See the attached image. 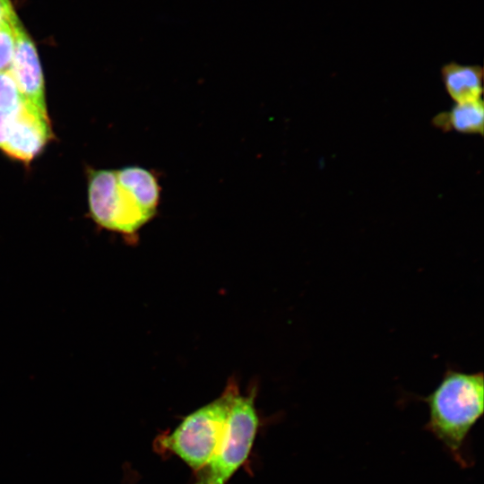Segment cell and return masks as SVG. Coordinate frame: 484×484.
<instances>
[{
    "label": "cell",
    "mask_w": 484,
    "mask_h": 484,
    "mask_svg": "<svg viewBox=\"0 0 484 484\" xmlns=\"http://www.w3.org/2000/svg\"><path fill=\"white\" fill-rule=\"evenodd\" d=\"M420 400L428 408L425 428L457 463L469 467V435L484 413L483 373L448 367L435 389Z\"/></svg>",
    "instance_id": "obj_1"
},
{
    "label": "cell",
    "mask_w": 484,
    "mask_h": 484,
    "mask_svg": "<svg viewBox=\"0 0 484 484\" xmlns=\"http://www.w3.org/2000/svg\"><path fill=\"white\" fill-rule=\"evenodd\" d=\"M238 393L237 383L231 380L220 397L188 414L171 432L160 435L156 447L177 455L194 472L199 471L215 454Z\"/></svg>",
    "instance_id": "obj_2"
},
{
    "label": "cell",
    "mask_w": 484,
    "mask_h": 484,
    "mask_svg": "<svg viewBox=\"0 0 484 484\" xmlns=\"http://www.w3.org/2000/svg\"><path fill=\"white\" fill-rule=\"evenodd\" d=\"M255 394V388L248 394H237L220 444L209 462L194 472V484H226L246 462L259 426Z\"/></svg>",
    "instance_id": "obj_3"
},
{
    "label": "cell",
    "mask_w": 484,
    "mask_h": 484,
    "mask_svg": "<svg viewBox=\"0 0 484 484\" xmlns=\"http://www.w3.org/2000/svg\"><path fill=\"white\" fill-rule=\"evenodd\" d=\"M88 194L91 218L99 226L109 230L135 234L156 214L117 179L116 170H92Z\"/></svg>",
    "instance_id": "obj_4"
},
{
    "label": "cell",
    "mask_w": 484,
    "mask_h": 484,
    "mask_svg": "<svg viewBox=\"0 0 484 484\" xmlns=\"http://www.w3.org/2000/svg\"><path fill=\"white\" fill-rule=\"evenodd\" d=\"M52 137L48 117L26 102L11 113L1 150L15 160L30 161Z\"/></svg>",
    "instance_id": "obj_5"
},
{
    "label": "cell",
    "mask_w": 484,
    "mask_h": 484,
    "mask_svg": "<svg viewBox=\"0 0 484 484\" xmlns=\"http://www.w3.org/2000/svg\"><path fill=\"white\" fill-rule=\"evenodd\" d=\"M9 72L23 99L48 117L43 73L38 51L21 22L17 27L15 51Z\"/></svg>",
    "instance_id": "obj_6"
},
{
    "label": "cell",
    "mask_w": 484,
    "mask_h": 484,
    "mask_svg": "<svg viewBox=\"0 0 484 484\" xmlns=\"http://www.w3.org/2000/svg\"><path fill=\"white\" fill-rule=\"evenodd\" d=\"M441 78L448 95L455 103L481 99L483 69L480 65L453 61L441 67Z\"/></svg>",
    "instance_id": "obj_7"
},
{
    "label": "cell",
    "mask_w": 484,
    "mask_h": 484,
    "mask_svg": "<svg viewBox=\"0 0 484 484\" xmlns=\"http://www.w3.org/2000/svg\"><path fill=\"white\" fill-rule=\"evenodd\" d=\"M484 108L482 99L455 103L446 112L435 117L434 125L444 131L462 134L483 133Z\"/></svg>",
    "instance_id": "obj_8"
},
{
    "label": "cell",
    "mask_w": 484,
    "mask_h": 484,
    "mask_svg": "<svg viewBox=\"0 0 484 484\" xmlns=\"http://www.w3.org/2000/svg\"><path fill=\"white\" fill-rule=\"evenodd\" d=\"M19 23L18 17L0 23V72L9 71L12 65Z\"/></svg>",
    "instance_id": "obj_9"
},
{
    "label": "cell",
    "mask_w": 484,
    "mask_h": 484,
    "mask_svg": "<svg viewBox=\"0 0 484 484\" xmlns=\"http://www.w3.org/2000/svg\"><path fill=\"white\" fill-rule=\"evenodd\" d=\"M24 101L19 88L9 71L0 72V112L11 113Z\"/></svg>",
    "instance_id": "obj_10"
},
{
    "label": "cell",
    "mask_w": 484,
    "mask_h": 484,
    "mask_svg": "<svg viewBox=\"0 0 484 484\" xmlns=\"http://www.w3.org/2000/svg\"><path fill=\"white\" fill-rule=\"evenodd\" d=\"M17 14L11 0H0V23L13 20Z\"/></svg>",
    "instance_id": "obj_11"
},
{
    "label": "cell",
    "mask_w": 484,
    "mask_h": 484,
    "mask_svg": "<svg viewBox=\"0 0 484 484\" xmlns=\"http://www.w3.org/2000/svg\"><path fill=\"white\" fill-rule=\"evenodd\" d=\"M11 113L0 112V149L5 141Z\"/></svg>",
    "instance_id": "obj_12"
}]
</instances>
